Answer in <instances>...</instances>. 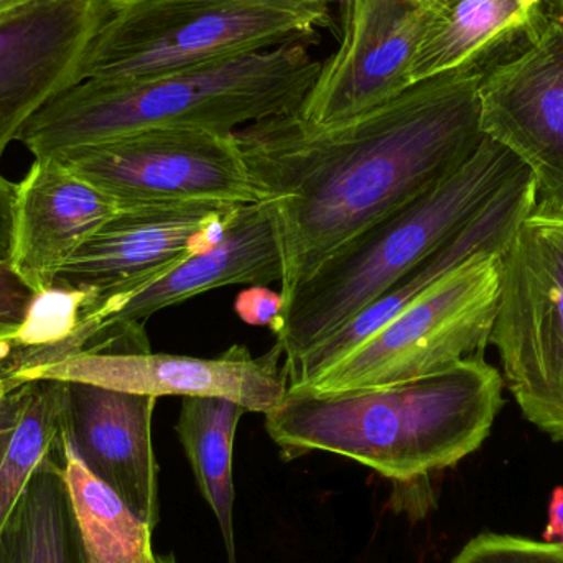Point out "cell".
<instances>
[{"label":"cell","instance_id":"19","mask_svg":"<svg viewBox=\"0 0 563 563\" xmlns=\"http://www.w3.org/2000/svg\"><path fill=\"white\" fill-rule=\"evenodd\" d=\"M63 443L42 460L0 529V563H88L63 468Z\"/></svg>","mask_w":563,"mask_h":563},{"label":"cell","instance_id":"30","mask_svg":"<svg viewBox=\"0 0 563 563\" xmlns=\"http://www.w3.org/2000/svg\"><path fill=\"white\" fill-rule=\"evenodd\" d=\"M554 3V15L563 22V0H552Z\"/></svg>","mask_w":563,"mask_h":563},{"label":"cell","instance_id":"14","mask_svg":"<svg viewBox=\"0 0 563 563\" xmlns=\"http://www.w3.org/2000/svg\"><path fill=\"white\" fill-rule=\"evenodd\" d=\"M241 207L132 205L106 221L63 267L53 287L106 291L147 279L210 250Z\"/></svg>","mask_w":563,"mask_h":563},{"label":"cell","instance_id":"27","mask_svg":"<svg viewBox=\"0 0 563 563\" xmlns=\"http://www.w3.org/2000/svg\"><path fill=\"white\" fill-rule=\"evenodd\" d=\"M563 531V486L552 492L551 503H549V521L545 525L542 539L544 542H555L559 534Z\"/></svg>","mask_w":563,"mask_h":563},{"label":"cell","instance_id":"21","mask_svg":"<svg viewBox=\"0 0 563 563\" xmlns=\"http://www.w3.org/2000/svg\"><path fill=\"white\" fill-rule=\"evenodd\" d=\"M246 412L243 406L224 397H184L175 426L198 488L220 522L230 563H236L233 521L234 439L238 426Z\"/></svg>","mask_w":563,"mask_h":563},{"label":"cell","instance_id":"7","mask_svg":"<svg viewBox=\"0 0 563 563\" xmlns=\"http://www.w3.org/2000/svg\"><path fill=\"white\" fill-rule=\"evenodd\" d=\"M501 257L476 254L297 389L331 393L387 386L483 354L498 314Z\"/></svg>","mask_w":563,"mask_h":563},{"label":"cell","instance_id":"2","mask_svg":"<svg viewBox=\"0 0 563 563\" xmlns=\"http://www.w3.org/2000/svg\"><path fill=\"white\" fill-rule=\"evenodd\" d=\"M503 390V374L478 354L387 386L331 393L288 387L267 413L266 430L285 459L334 453L396 483H417L485 443L505 402Z\"/></svg>","mask_w":563,"mask_h":563},{"label":"cell","instance_id":"16","mask_svg":"<svg viewBox=\"0 0 563 563\" xmlns=\"http://www.w3.org/2000/svg\"><path fill=\"white\" fill-rule=\"evenodd\" d=\"M536 205L538 188L526 167L455 236L407 271L377 300L318 344L288 377V387L301 386L313 379L476 254H505L519 223L534 210Z\"/></svg>","mask_w":563,"mask_h":563},{"label":"cell","instance_id":"5","mask_svg":"<svg viewBox=\"0 0 563 563\" xmlns=\"http://www.w3.org/2000/svg\"><path fill=\"white\" fill-rule=\"evenodd\" d=\"M328 7L284 0H108L85 79H134L308 42Z\"/></svg>","mask_w":563,"mask_h":563},{"label":"cell","instance_id":"26","mask_svg":"<svg viewBox=\"0 0 563 563\" xmlns=\"http://www.w3.org/2000/svg\"><path fill=\"white\" fill-rule=\"evenodd\" d=\"M16 184L0 174V261L9 263L12 247L13 207H15Z\"/></svg>","mask_w":563,"mask_h":563},{"label":"cell","instance_id":"3","mask_svg":"<svg viewBox=\"0 0 563 563\" xmlns=\"http://www.w3.org/2000/svg\"><path fill=\"white\" fill-rule=\"evenodd\" d=\"M321 62L307 42L134 79H85L46 102L16 141L33 157L151 129L236 132L291 114Z\"/></svg>","mask_w":563,"mask_h":563},{"label":"cell","instance_id":"11","mask_svg":"<svg viewBox=\"0 0 563 563\" xmlns=\"http://www.w3.org/2000/svg\"><path fill=\"white\" fill-rule=\"evenodd\" d=\"M12 380L55 379L85 383L122 393L162 397H224L247 412H273L288 390L279 344L254 357L234 344L214 357L132 351L81 353L58 363L22 371Z\"/></svg>","mask_w":563,"mask_h":563},{"label":"cell","instance_id":"33","mask_svg":"<svg viewBox=\"0 0 563 563\" xmlns=\"http://www.w3.org/2000/svg\"><path fill=\"white\" fill-rule=\"evenodd\" d=\"M7 13V12H5Z\"/></svg>","mask_w":563,"mask_h":563},{"label":"cell","instance_id":"31","mask_svg":"<svg viewBox=\"0 0 563 563\" xmlns=\"http://www.w3.org/2000/svg\"><path fill=\"white\" fill-rule=\"evenodd\" d=\"M154 563H177L174 555H155Z\"/></svg>","mask_w":563,"mask_h":563},{"label":"cell","instance_id":"17","mask_svg":"<svg viewBox=\"0 0 563 563\" xmlns=\"http://www.w3.org/2000/svg\"><path fill=\"white\" fill-rule=\"evenodd\" d=\"M119 210L114 198L55 155L36 157L16 184L10 266L33 290H49L79 247Z\"/></svg>","mask_w":563,"mask_h":563},{"label":"cell","instance_id":"10","mask_svg":"<svg viewBox=\"0 0 563 563\" xmlns=\"http://www.w3.org/2000/svg\"><path fill=\"white\" fill-rule=\"evenodd\" d=\"M439 3L346 0L340 46L321 63L295 114L307 124L327 128L406 92L413 86V56Z\"/></svg>","mask_w":563,"mask_h":563},{"label":"cell","instance_id":"12","mask_svg":"<svg viewBox=\"0 0 563 563\" xmlns=\"http://www.w3.org/2000/svg\"><path fill=\"white\" fill-rule=\"evenodd\" d=\"M483 135L511 151L534 177L539 207L563 211V22L511 58L486 69L479 85Z\"/></svg>","mask_w":563,"mask_h":563},{"label":"cell","instance_id":"6","mask_svg":"<svg viewBox=\"0 0 563 563\" xmlns=\"http://www.w3.org/2000/svg\"><path fill=\"white\" fill-rule=\"evenodd\" d=\"M489 343L522 416L563 443V211L536 205L519 223Z\"/></svg>","mask_w":563,"mask_h":563},{"label":"cell","instance_id":"22","mask_svg":"<svg viewBox=\"0 0 563 563\" xmlns=\"http://www.w3.org/2000/svg\"><path fill=\"white\" fill-rule=\"evenodd\" d=\"M63 468L88 563H154V529L82 465L66 439Z\"/></svg>","mask_w":563,"mask_h":563},{"label":"cell","instance_id":"25","mask_svg":"<svg viewBox=\"0 0 563 563\" xmlns=\"http://www.w3.org/2000/svg\"><path fill=\"white\" fill-rule=\"evenodd\" d=\"M285 298L280 291L271 290L266 285H253L238 295L234 310L238 317L254 327H269L276 330L284 311Z\"/></svg>","mask_w":563,"mask_h":563},{"label":"cell","instance_id":"29","mask_svg":"<svg viewBox=\"0 0 563 563\" xmlns=\"http://www.w3.org/2000/svg\"><path fill=\"white\" fill-rule=\"evenodd\" d=\"M284 2L310 3V5L330 7L333 0H284Z\"/></svg>","mask_w":563,"mask_h":563},{"label":"cell","instance_id":"13","mask_svg":"<svg viewBox=\"0 0 563 563\" xmlns=\"http://www.w3.org/2000/svg\"><path fill=\"white\" fill-rule=\"evenodd\" d=\"M108 0H32L0 15V161L30 119L82 81Z\"/></svg>","mask_w":563,"mask_h":563},{"label":"cell","instance_id":"24","mask_svg":"<svg viewBox=\"0 0 563 563\" xmlns=\"http://www.w3.org/2000/svg\"><path fill=\"white\" fill-rule=\"evenodd\" d=\"M36 294L7 261H0V347L22 328Z\"/></svg>","mask_w":563,"mask_h":563},{"label":"cell","instance_id":"18","mask_svg":"<svg viewBox=\"0 0 563 563\" xmlns=\"http://www.w3.org/2000/svg\"><path fill=\"white\" fill-rule=\"evenodd\" d=\"M554 16L552 0H440L413 56V85L492 66L531 45Z\"/></svg>","mask_w":563,"mask_h":563},{"label":"cell","instance_id":"9","mask_svg":"<svg viewBox=\"0 0 563 563\" xmlns=\"http://www.w3.org/2000/svg\"><path fill=\"white\" fill-rule=\"evenodd\" d=\"M55 157L121 207L273 201L247 167L234 132L151 129Z\"/></svg>","mask_w":563,"mask_h":563},{"label":"cell","instance_id":"8","mask_svg":"<svg viewBox=\"0 0 563 563\" xmlns=\"http://www.w3.org/2000/svg\"><path fill=\"white\" fill-rule=\"evenodd\" d=\"M284 279L276 203L238 208L210 250L190 254L147 279L114 288L82 290L73 350L81 353L147 351L148 317L230 285H269Z\"/></svg>","mask_w":563,"mask_h":563},{"label":"cell","instance_id":"15","mask_svg":"<svg viewBox=\"0 0 563 563\" xmlns=\"http://www.w3.org/2000/svg\"><path fill=\"white\" fill-rule=\"evenodd\" d=\"M157 397L66 383L63 433L82 465L142 522H158L152 417Z\"/></svg>","mask_w":563,"mask_h":563},{"label":"cell","instance_id":"23","mask_svg":"<svg viewBox=\"0 0 563 563\" xmlns=\"http://www.w3.org/2000/svg\"><path fill=\"white\" fill-rule=\"evenodd\" d=\"M452 563H563V545L485 532L473 538Z\"/></svg>","mask_w":563,"mask_h":563},{"label":"cell","instance_id":"4","mask_svg":"<svg viewBox=\"0 0 563 563\" xmlns=\"http://www.w3.org/2000/svg\"><path fill=\"white\" fill-rule=\"evenodd\" d=\"M525 168L511 151L485 135L455 174L333 251L285 298L274 334L287 376L318 344L463 230Z\"/></svg>","mask_w":563,"mask_h":563},{"label":"cell","instance_id":"1","mask_svg":"<svg viewBox=\"0 0 563 563\" xmlns=\"http://www.w3.org/2000/svg\"><path fill=\"white\" fill-rule=\"evenodd\" d=\"M483 69L410 86L380 108L317 128L295 112L234 132L276 203L284 298L333 251L455 174L482 144Z\"/></svg>","mask_w":563,"mask_h":563},{"label":"cell","instance_id":"32","mask_svg":"<svg viewBox=\"0 0 563 563\" xmlns=\"http://www.w3.org/2000/svg\"><path fill=\"white\" fill-rule=\"evenodd\" d=\"M419 3H439L440 0H416Z\"/></svg>","mask_w":563,"mask_h":563},{"label":"cell","instance_id":"28","mask_svg":"<svg viewBox=\"0 0 563 563\" xmlns=\"http://www.w3.org/2000/svg\"><path fill=\"white\" fill-rule=\"evenodd\" d=\"M29 2H32V0H0V15Z\"/></svg>","mask_w":563,"mask_h":563},{"label":"cell","instance_id":"20","mask_svg":"<svg viewBox=\"0 0 563 563\" xmlns=\"http://www.w3.org/2000/svg\"><path fill=\"white\" fill-rule=\"evenodd\" d=\"M66 383L0 376V529L30 476L63 439Z\"/></svg>","mask_w":563,"mask_h":563}]
</instances>
